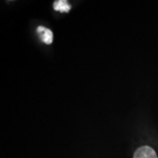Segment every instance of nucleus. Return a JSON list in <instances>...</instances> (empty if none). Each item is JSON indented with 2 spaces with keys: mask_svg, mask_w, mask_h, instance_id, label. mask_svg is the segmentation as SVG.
<instances>
[{
  "mask_svg": "<svg viewBox=\"0 0 158 158\" xmlns=\"http://www.w3.org/2000/svg\"><path fill=\"white\" fill-rule=\"evenodd\" d=\"M133 158H158L157 154L152 148L143 146L136 149Z\"/></svg>",
  "mask_w": 158,
  "mask_h": 158,
  "instance_id": "nucleus-1",
  "label": "nucleus"
},
{
  "mask_svg": "<svg viewBox=\"0 0 158 158\" xmlns=\"http://www.w3.org/2000/svg\"><path fill=\"white\" fill-rule=\"evenodd\" d=\"M37 32L40 35L41 40L43 42H44L45 44L49 45L53 42V32L49 29L45 28V27H43V26H40L37 29Z\"/></svg>",
  "mask_w": 158,
  "mask_h": 158,
  "instance_id": "nucleus-2",
  "label": "nucleus"
},
{
  "mask_svg": "<svg viewBox=\"0 0 158 158\" xmlns=\"http://www.w3.org/2000/svg\"><path fill=\"white\" fill-rule=\"evenodd\" d=\"M54 9L61 13H68L70 10L71 6L65 0H58L54 3Z\"/></svg>",
  "mask_w": 158,
  "mask_h": 158,
  "instance_id": "nucleus-3",
  "label": "nucleus"
}]
</instances>
